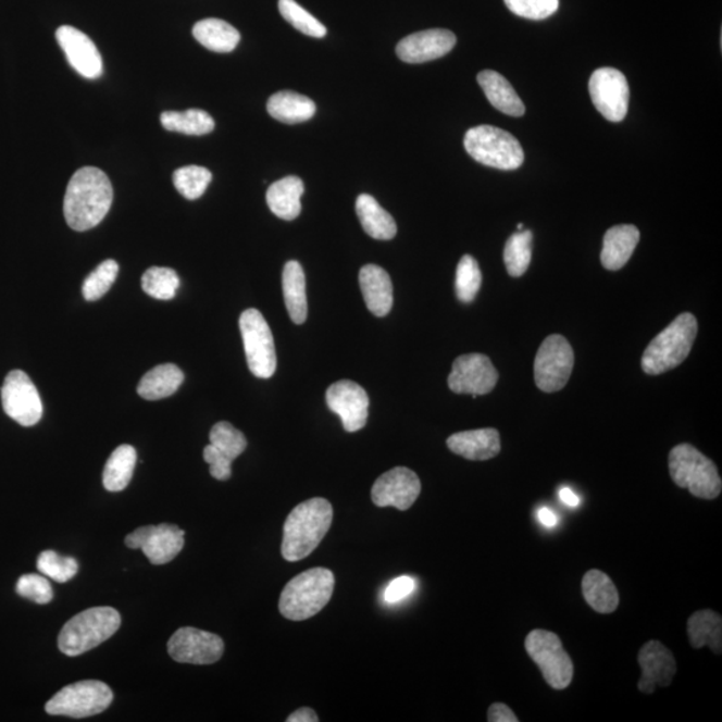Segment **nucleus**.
I'll use <instances>...</instances> for the list:
<instances>
[{
	"mask_svg": "<svg viewBox=\"0 0 722 722\" xmlns=\"http://www.w3.org/2000/svg\"><path fill=\"white\" fill-rule=\"evenodd\" d=\"M688 636L695 649L709 646L715 655L722 650V619L713 610L696 611L688 621Z\"/></svg>",
	"mask_w": 722,
	"mask_h": 722,
	"instance_id": "33",
	"label": "nucleus"
},
{
	"mask_svg": "<svg viewBox=\"0 0 722 722\" xmlns=\"http://www.w3.org/2000/svg\"><path fill=\"white\" fill-rule=\"evenodd\" d=\"M582 593L585 601L601 614H610L619 608L620 594L614 582L601 570H590L582 580Z\"/></svg>",
	"mask_w": 722,
	"mask_h": 722,
	"instance_id": "29",
	"label": "nucleus"
},
{
	"mask_svg": "<svg viewBox=\"0 0 722 722\" xmlns=\"http://www.w3.org/2000/svg\"><path fill=\"white\" fill-rule=\"evenodd\" d=\"M161 124L169 132L188 134V136H206L214 130L212 115L198 109L162 113Z\"/></svg>",
	"mask_w": 722,
	"mask_h": 722,
	"instance_id": "35",
	"label": "nucleus"
},
{
	"mask_svg": "<svg viewBox=\"0 0 722 722\" xmlns=\"http://www.w3.org/2000/svg\"><path fill=\"white\" fill-rule=\"evenodd\" d=\"M304 183L299 177L288 176L272 184L266 191V203L278 219L292 221L301 213V196Z\"/></svg>",
	"mask_w": 722,
	"mask_h": 722,
	"instance_id": "26",
	"label": "nucleus"
},
{
	"mask_svg": "<svg viewBox=\"0 0 722 722\" xmlns=\"http://www.w3.org/2000/svg\"><path fill=\"white\" fill-rule=\"evenodd\" d=\"M589 92L594 107L610 122L625 120L628 110L627 79L620 70L613 67L597 69L589 80Z\"/></svg>",
	"mask_w": 722,
	"mask_h": 722,
	"instance_id": "13",
	"label": "nucleus"
},
{
	"mask_svg": "<svg viewBox=\"0 0 722 722\" xmlns=\"http://www.w3.org/2000/svg\"><path fill=\"white\" fill-rule=\"evenodd\" d=\"M357 213L366 235L375 240H393L398 233V226H396L393 215L378 206L375 198L370 195L358 197Z\"/></svg>",
	"mask_w": 722,
	"mask_h": 722,
	"instance_id": "28",
	"label": "nucleus"
},
{
	"mask_svg": "<svg viewBox=\"0 0 722 722\" xmlns=\"http://www.w3.org/2000/svg\"><path fill=\"white\" fill-rule=\"evenodd\" d=\"M453 453L469 460H488L500 452V435L495 428L463 431L447 439Z\"/></svg>",
	"mask_w": 722,
	"mask_h": 722,
	"instance_id": "23",
	"label": "nucleus"
},
{
	"mask_svg": "<svg viewBox=\"0 0 722 722\" xmlns=\"http://www.w3.org/2000/svg\"><path fill=\"white\" fill-rule=\"evenodd\" d=\"M179 277L171 267L153 266L142 276L145 294L157 300H172L177 295Z\"/></svg>",
	"mask_w": 722,
	"mask_h": 722,
	"instance_id": "37",
	"label": "nucleus"
},
{
	"mask_svg": "<svg viewBox=\"0 0 722 722\" xmlns=\"http://www.w3.org/2000/svg\"><path fill=\"white\" fill-rule=\"evenodd\" d=\"M3 410L23 427H33L43 415L42 400L30 376L21 370L11 371L2 387Z\"/></svg>",
	"mask_w": 722,
	"mask_h": 722,
	"instance_id": "12",
	"label": "nucleus"
},
{
	"mask_svg": "<svg viewBox=\"0 0 722 722\" xmlns=\"http://www.w3.org/2000/svg\"><path fill=\"white\" fill-rule=\"evenodd\" d=\"M184 372L176 364L157 365L139 381L137 391L145 400L169 398L184 383Z\"/></svg>",
	"mask_w": 722,
	"mask_h": 722,
	"instance_id": "30",
	"label": "nucleus"
},
{
	"mask_svg": "<svg viewBox=\"0 0 722 722\" xmlns=\"http://www.w3.org/2000/svg\"><path fill=\"white\" fill-rule=\"evenodd\" d=\"M288 722H318L319 718L316 712L311 708H300L289 715Z\"/></svg>",
	"mask_w": 722,
	"mask_h": 722,
	"instance_id": "49",
	"label": "nucleus"
},
{
	"mask_svg": "<svg viewBox=\"0 0 722 722\" xmlns=\"http://www.w3.org/2000/svg\"><path fill=\"white\" fill-rule=\"evenodd\" d=\"M697 332V319L692 313L675 318L645 349L640 360L645 374L661 375L683 363L695 345Z\"/></svg>",
	"mask_w": 722,
	"mask_h": 722,
	"instance_id": "4",
	"label": "nucleus"
},
{
	"mask_svg": "<svg viewBox=\"0 0 722 722\" xmlns=\"http://www.w3.org/2000/svg\"><path fill=\"white\" fill-rule=\"evenodd\" d=\"M120 626L121 614L115 609H87L62 627L58 648L70 657L84 655L114 636Z\"/></svg>",
	"mask_w": 722,
	"mask_h": 722,
	"instance_id": "5",
	"label": "nucleus"
},
{
	"mask_svg": "<svg viewBox=\"0 0 722 722\" xmlns=\"http://www.w3.org/2000/svg\"><path fill=\"white\" fill-rule=\"evenodd\" d=\"M525 648L552 689H567L572 684L573 661L556 633L535 628L528 633Z\"/></svg>",
	"mask_w": 722,
	"mask_h": 722,
	"instance_id": "8",
	"label": "nucleus"
},
{
	"mask_svg": "<svg viewBox=\"0 0 722 722\" xmlns=\"http://www.w3.org/2000/svg\"><path fill=\"white\" fill-rule=\"evenodd\" d=\"M477 84L485 91L488 102L500 113L511 116H522L526 113L525 103L503 75L494 70H483L477 74Z\"/></svg>",
	"mask_w": 722,
	"mask_h": 722,
	"instance_id": "24",
	"label": "nucleus"
},
{
	"mask_svg": "<svg viewBox=\"0 0 722 722\" xmlns=\"http://www.w3.org/2000/svg\"><path fill=\"white\" fill-rule=\"evenodd\" d=\"M327 404L341 419L347 433H357L369 421V394L358 383L340 381L332 384L327 391Z\"/></svg>",
	"mask_w": 722,
	"mask_h": 722,
	"instance_id": "18",
	"label": "nucleus"
},
{
	"mask_svg": "<svg viewBox=\"0 0 722 722\" xmlns=\"http://www.w3.org/2000/svg\"><path fill=\"white\" fill-rule=\"evenodd\" d=\"M334 509L327 499L313 498L296 506L284 523L282 555L297 562L311 556L329 532Z\"/></svg>",
	"mask_w": 722,
	"mask_h": 722,
	"instance_id": "2",
	"label": "nucleus"
},
{
	"mask_svg": "<svg viewBox=\"0 0 722 722\" xmlns=\"http://www.w3.org/2000/svg\"><path fill=\"white\" fill-rule=\"evenodd\" d=\"M456 45V34L433 28L401 39L396 46V54L406 63H424L447 55Z\"/></svg>",
	"mask_w": 722,
	"mask_h": 722,
	"instance_id": "21",
	"label": "nucleus"
},
{
	"mask_svg": "<svg viewBox=\"0 0 722 722\" xmlns=\"http://www.w3.org/2000/svg\"><path fill=\"white\" fill-rule=\"evenodd\" d=\"M416 582L411 576H399L388 585L384 599L388 603H396L410 596L415 590Z\"/></svg>",
	"mask_w": 722,
	"mask_h": 722,
	"instance_id": "47",
	"label": "nucleus"
},
{
	"mask_svg": "<svg viewBox=\"0 0 722 722\" xmlns=\"http://www.w3.org/2000/svg\"><path fill=\"white\" fill-rule=\"evenodd\" d=\"M574 351L561 335H551L542 343L534 361L535 384L540 391H561L572 376Z\"/></svg>",
	"mask_w": 722,
	"mask_h": 722,
	"instance_id": "11",
	"label": "nucleus"
},
{
	"mask_svg": "<svg viewBox=\"0 0 722 722\" xmlns=\"http://www.w3.org/2000/svg\"><path fill=\"white\" fill-rule=\"evenodd\" d=\"M278 10L285 21L308 37L323 38L327 35V28L323 23L302 9L295 0H278Z\"/></svg>",
	"mask_w": 722,
	"mask_h": 722,
	"instance_id": "40",
	"label": "nucleus"
},
{
	"mask_svg": "<svg viewBox=\"0 0 722 722\" xmlns=\"http://www.w3.org/2000/svg\"><path fill=\"white\" fill-rule=\"evenodd\" d=\"M194 37L203 48L214 52H231L237 48L241 35L228 22L209 17L196 23Z\"/></svg>",
	"mask_w": 722,
	"mask_h": 722,
	"instance_id": "32",
	"label": "nucleus"
},
{
	"mask_svg": "<svg viewBox=\"0 0 722 722\" xmlns=\"http://www.w3.org/2000/svg\"><path fill=\"white\" fill-rule=\"evenodd\" d=\"M335 575L328 569L313 568L296 575L284 587L278 609L289 621L312 619L331 601Z\"/></svg>",
	"mask_w": 722,
	"mask_h": 722,
	"instance_id": "3",
	"label": "nucleus"
},
{
	"mask_svg": "<svg viewBox=\"0 0 722 722\" xmlns=\"http://www.w3.org/2000/svg\"><path fill=\"white\" fill-rule=\"evenodd\" d=\"M638 663L643 675L638 683L639 692L651 695L657 686H669L672 684L677 663L671 650L663 646L660 640H649L638 653Z\"/></svg>",
	"mask_w": 722,
	"mask_h": 722,
	"instance_id": "20",
	"label": "nucleus"
},
{
	"mask_svg": "<svg viewBox=\"0 0 722 722\" xmlns=\"http://www.w3.org/2000/svg\"><path fill=\"white\" fill-rule=\"evenodd\" d=\"M422 483L412 470L395 468L378 476L372 486L371 498L377 508H395L406 511L416 502Z\"/></svg>",
	"mask_w": 722,
	"mask_h": 722,
	"instance_id": "17",
	"label": "nucleus"
},
{
	"mask_svg": "<svg viewBox=\"0 0 722 722\" xmlns=\"http://www.w3.org/2000/svg\"><path fill=\"white\" fill-rule=\"evenodd\" d=\"M487 720L490 722H518L516 715L505 704H493L488 709Z\"/></svg>",
	"mask_w": 722,
	"mask_h": 722,
	"instance_id": "48",
	"label": "nucleus"
},
{
	"mask_svg": "<svg viewBox=\"0 0 722 722\" xmlns=\"http://www.w3.org/2000/svg\"><path fill=\"white\" fill-rule=\"evenodd\" d=\"M499 374L490 358L482 353H469L459 357L452 364L448 376V387L452 393L462 395H487L497 386Z\"/></svg>",
	"mask_w": 722,
	"mask_h": 722,
	"instance_id": "15",
	"label": "nucleus"
},
{
	"mask_svg": "<svg viewBox=\"0 0 722 722\" xmlns=\"http://www.w3.org/2000/svg\"><path fill=\"white\" fill-rule=\"evenodd\" d=\"M505 3L512 14L532 21H544L559 9V0H505Z\"/></svg>",
	"mask_w": 722,
	"mask_h": 722,
	"instance_id": "44",
	"label": "nucleus"
},
{
	"mask_svg": "<svg viewBox=\"0 0 722 722\" xmlns=\"http://www.w3.org/2000/svg\"><path fill=\"white\" fill-rule=\"evenodd\" d=\"M120 265L114 260H107L86 277L83 285L85 300L97 301L107 295L119 276Z\"/></svg>",
	"mask_w": 722,
	"mask_h": 722,
	"instance_id": "42",
	"label": "nucleus"
},
{
	"mask_svg": "<svg viewBox=\"0 0 722 722\" xmlns=\"http://www.w3.org/2000/svg\"><path fill=\"white\" fill-rule=\"evenodd\" d=\"M639 242V231L634 225H617L603 237L602 265L609 271H620L631 260Z\"/></svg>",
	"mask_w": 722,
	"mask_h": 722,
	"instance_id": "25",
	"label": "nucleus"
},
{
	"mask_svg": "<svg viewBox=\"0 0 722 722\" xmlns=\"http://www.w3.org/2000/svg\"><path fill=\"white\" fill-rule=\"evenodd\" d=\"M482 287V272L473 256L465 254L457 267L456 289L459 301L470 304Z\"/></svg>",
	"mask_w": 722,
	"mask_h": 722,
	"instance_id": "39",
	"label": "nucleus"
},
{
	"mask_svg": "<svg viewBox=\"0 0 722 722\" xmlns=\"http://www.w3.org/2000/svg\"><path fill=\"white\" fill-rule=\"evenodd\" d=\"M267 113L283 124H301L316 113V104L311 98L284 90L273 95L266 104Z\"/></svg>",
	"mask_w": 722,
	"mask_h": 722,
	"instance_id": "27",
	"label": "nucleus"
},
{
	"mask_svg": "<svg viewBox=\"0 0 722 722\" xmlns=\"http://www.w3.org/2000/svg\"><path fill=\"white\" fill-rule=\"evenodd\" d=\"M125 544L129 549L142 550L150 563L159 567L172 562L184 549L185 532L169 523L144 526L127 535Z\"/></svg>",
	"mask_w": 722,
	"mask_h": 722,
	"instance_id": "16",
	"label": "nucleus"
},
{
	"mask_svg": "<svg viewBox=\"0 0 722 722\" xmlns=\"http://www.w3.org/2000/svg\"><path fill=\"white\" fill-rule=\"evenodd\" d=\"M464 148L482 165L515 171L525 162V151L509 132L490 125L473 127L464 136Z\"/></svg>",
	"mask_w": 722,
	"mask_h": 722,
	"instance_id": "7",
	"label": "nucleus"
},
{
	"mask_svg": "<svg viewBox=\"0 0 722 722\" xmlns=\"http://www.w3.org/2000/svg\"><path fill=\"white\" fill-rule=\"evenodd\" d=\"M669 471L675 485L688 488L693 497H720L722 482L715 464L696 447L679 445L669 453Z\"/></svg>",
	"mask_w": 722,
	"mask_h": 722,
	"instance_id": "6",
	"label": "nucleus"
},
{
	"mask_svg": "<svg viewBox=\"0 0 722 722\" xmlns=\"http://www.w3.org/2000/svg\"><path fill=\"white\" fill-rule=\"evenodd\" d=\"M285 306L295 324H302L308 316L306 275L297 261H288L283 272Z\"/></svg>",
	"mask_w": 722,
	"mask_h": 722,
	"instance_id": "31",
	"label": "nucleus"
},
{
	"mask_svg": "<svg viewBox=\"0 0 722 722\" xmlns=\"http://www.w3.org/2000/svg\"><path fill=\"white\" fill-rule=\"evenodd\" d=\"M538 521L545 527H555L558 523L556 512L549 508H540L537 511Z\"/></svg>",
	"mask_w": 722,
	"mask_h": 722,
	"instance_id": "50",
	"label": "nucleus"
},
{
	"mask_svg": "<svg viewBox=\"0 0 722 722\" xmlns=\"http://www.w3.org/2000/svg\"><path fill=\"white\" fill-rule=\"evenodd\" d=\"M37 567L40 573L60 582V584H65V582L74 578L79 569L77 559L60 556L52 550L40 552Z\"/></svg>",
	"mask_w": 722,
	"mask_h": 722,
	"instance_id": "43",
	"label": "nucleus"
},
{
	"mask_svg": "<svg viewBox=\"0 0 722 722\" xmlns=\"http://www.w3.org/2000/svg\"><path fill=\"white\" fill-rule=\"evenodd\" d=\"M173 183L180 195L194 201L206 194L209 184L212 183V173L202 166H184L174 172Z\"/></svg>",
	"mask_w": 722,
	"mask_h": 722,
	"instance_id": "38",
	"label": "nucleus"
},
{
	"mask_svg": "<svg viewBox=\"0 0 722 722\" xmlns=\"http://www.w3.org/2000/svg\"><path fill=\"white\" fill-rule=\"evenodd\" d=\"M240 331L250 372L256 377L270 378L277 369L275 340L260 311L250 308L241 314Z\"/></svg>",
	"mask_w": 722,
	"mask_h": 722,
	"instance_id": "10",
	"label": "nucleus"
},
{
	"mask_svg": "<svg viewBox=\"0 0 722 722\" xmlns=\"http://www.w3.org/2000/svg\"><path fill=\"white\" fill-rule=\"evenodd\" d=\"M174 661L191 665H212L224 655V640L217 634L196 627H180L167 643Z\"/></svg>",
	"mask_w": 722,
	"mask_h": 722,
	"instance_id": "14",
	"label": "nucleus"
},
{
	"mask_svg": "<svg viewBox=\"0 0 722 722\" xmlns=\"http://www.w3.org/2000/svg\"><path fill=\"white\" fill-rule=\"evenodd\" d=\"M533 238L532 232L520 231L506 242L503 259L511 277H521L527 272L532 263Z\"/></svg>",
	"mask_w": 722,
	"mask_h": 722,
	"instance_id": "36",
	"label": "nucleus"
},
{
	"mask_svg": "<svg viewBox=\"0 0 722 722\" xmlns=\"http://www.w3.org/2000/svg\"><path fill=\"white\" fill-rule=\"evenodd\" d=\"M113 698L112 689L101 681H79L58 692L45 709L52 715L85 719L104 712Z\"/></svg>",
	"mask_w": 722,
	"mask_h": 722,
	"instance_id": "9",
	"label": "nucleus"
},
{
	"mask_svg": "<svg viewBox=\"0 0 722 722\" xmlns=\"http://www.w3.org/2000/svg\"><path fill=\"white\" fill-rule=\"evenodd\" d=\"M57 40L75 72L87 79L101 77L102 57L96 43L85 33L73 26H62L57 30Z\"/></svg>",
	"mask_w": 722,
	"mask_h": 722,
	"instance_id": "19",
	"label": "nucleus"
},
{
	"mask_svg": "<svg viewBox=\"0 0 722 722\" xmlns=\"http://www.w3.org/2000/svg\"><path fill=\"white\" fill-rule=\"evenodd\" d=\"M209 439H211L213 447L217 448L220 452H223L225 457L232 460L240 457L247 450L248 446L246 435L233 427L228 422L214 424Z\"/></svg>",
	"mask_w": 722,
	"mask_h": 722,
	"instance_id": "41",
	"label": "nucleus"
},
{
	"mask_svg": "<svg viewBox=\"0 0 722 722\" xmlns=\"http://www.w3.org/2000/svg\"><path fill=\"white\" fill-rule=\"evenodd\" d=\"M137 463L136 448L129 445L116 447L103 470V486L110 493L125 490L132 481Z\"/></svg>",
	"mask_w": 722,
	"mask_h": 722,
	"instance_id": "34",
	"label": "nucleus"
},
{
	"mask_svg": "<svg viewBox=\"0 0 722 722\" xmlns=\"http://www.w3.org/2000/svg\"><path fill=\"white\" fill-rule=\"evenodd\" d=\"M16 593L33 602L45 605L51 602L52 587L48 578L38 574L22 575L16 584Z\"/></svg>",
	"mask_w": 722,
	"mask_h": 722,
	"instance_id": "45",
	"label": "nucleus"
},
{
	"mask_svg": "<svg viewBox=\"0 0 722 722\" xmlns=\"http://www.w3.org/2000/svg\"><path fill=\"white\" fill-rule=\"evenodd\" d=\"M113 186L101 169L86 166L67 185L63 213L70 228L85 232L96 228L112 208Z\"/></svg>",
	"mask_w": 722,
	"mask_h": 722,
	"instance_id": "1",
	"label": "nucleus"
},
{
	"mask_svg": "<svg viewBox=\"0 0 722 722\" xmlns=\"http://www.w3.org/2000/svg\"><path fill=\"white\" fill-rule=\"evenodd\" d=\"M359 283L369 311L377 318L387 316L394 306V287L387 271L375 264L365 265L360 270Z\"/></svg>",
	"mask_w": 722,
	"mask_h": 722,
	"instance_id": "22",
	"label": "nucleus"
},
{
	"mask_svg": "<svg viewBox=\"0 0 722 722\" xmlns=\"http://www.w3.org/2000/svg\"><path fill=\"white\" fill-rule=\"evenodd\" d=\"M518 231H523V224L518 225Z\"/></svg>",
	"mask_w": 722,
	"mask_h": 722,
	"instance_id": "52",
	"label": "nucleus"
},
{
	"mask_svg": "<svg viewBox=\"0 0 722 722\" xmlns=\"http://www.w3.org/2000/svg\"><path fill=\"white\" fill-rule=\"evenodd\" d=\"M203 460L211 465V475L217 481H228L232 476L233 460L225 457L212 445L203 448Z\"/></svg>",
	"mask_w": 722,
	"mask_h": 722,
	"instance_id": "46",
	"label": "nucleus"
},
{
	"mask_svg": "<svg viewBox=\"0 0 722 722\" xmlns=\"http://www.w3.org/2000/svg\"><path fill=\"white\" fill-rule=\"evenodd\" d=\"M559 499H561L564 505L570 506V508H576V506L580 505V498L576 497L575 493L570 490L569 487H563L559 490Z\"/></svg>",
	"mask_w": 722,
	"mask_h": 722,
	"instance_id": "51",
	"label": "nucleus"
}]
</instances>
